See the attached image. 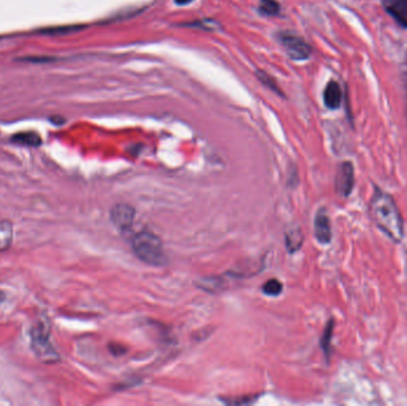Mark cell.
Returning a JSON list of instances; mask_svg holds the SVG:
<instances>
[{"label": "cell", "mask_w": 407, "mask_h": 406, "mask_svg": "<svg viewBox=\"0 0 407 406\" xmlns=\"http://www.w3.org/2000/svg\"><path fill=\"white\" fill-rule=\"evenodd\" d=\"M132 249L136 256L147 265H167V254L164 251L162 239L149 230H142L134 236L132 239Z\"/></svg>", "instance_id": "2"}, {"label": "cell", "mask_w": 407, "mask_h": 406, "mask_svg": "<svg viewBox=\"0 0 407 406\" xmlns=\"http://www.w3.org/2000/svg\"><path fill=\"white\" fill-rule=\"evenodd\" d=\"M110 216H111V221H112L113 224L116 225L117 228L122 231H125V230L132 228L136 210L129 204H117L111 209Z\"/></svg>", "instance_id": "5"}, {"label": "cell", "mask_w": 407, "mask_h": 406, "mask_svg": "<svg viewBox=\"0 0 407 406\" xmlns=\"http://www.w3.org/2000/svg\"><path fill=\"white\" fill-rule=\"evenodd\" d=\"M387 10L398 22L407 26V0H388Z\"/></svg>", "instance_id": "8"}, {"label": "cell", "mask_w": 407, "mask_h": 406, "mask_svg": "<svg viewBox=\"0 0 407 406\" xmlns=\"http://www.w3.org/2000/svg\"><path fill=\"white\" fill-rule=\"evenodd\" d=\"M314 235L318 242L322 244H329L332 239L330 219L325 209H320L314 218Z\"/></svg>", "instance_id": "6"}, {"label": "cell", "mask_w": 407, "mask_h": 406, "mask_svg": "<svg viewBox=\"0 0 407 406\" xmlns=\"http://www.w3.org/2000/svg\"><path fill=\"white\" fill-rule=\"evenodd\" d=\"M191 1H192V0H175V3L179 5L189 4Z\"/></svg>", "instance_id": "15"}, {"label": "cell", "mask_w": 407, "mask_h": 406, "mask_svg": "<svg viewBox=\"0 0 407 406\" xmlns=\"http://www.w3.org/2000/svg\"><path fill=\"white\" fill-rule=\"evenodd\" d=\"M12 141L18 145H28V147H37L41 145V138L35 132H21L12 137Z\"/></svg>", "instance_id": "10"}, {"label": "cell", "mask_w": 407, "mask_h": 406, "mask_svg": "<svg viewBox=\"0 0 407 406\" xmlns=\"http://www.w3.org/2000/svg\"><path fill=\"white\" fill-rule=\"evenodd\" d=\"M280 42L290 58L293 60H306L311 55V47L300 37L290 33H281Z\"/></svg>", "instance_id": "3"}, {"label": "cell", "mask_w": 407, "mask_h": 406, "mask_svg": "<svg viewBox=\"0 0 407 406\" xmlns=\"http://www.w3.org/2000/svg\"><path fill=\"white\" fill-rule=\"evenodd\" d=\"M302 234L300 231V229H295V230H291L286 235V247H287L288 251L290 253H295V251H298L302 247Z\"/></svg>", "instance_id": "9"}, {"label": "cell", "mask_w": 407, "mask_h": 406, "mask_svg": "<svg viewBox=\"0 0 407 406\" xmlns=\"http://www.w3.org/2000/svg\"><path fill=\"white\" fill-rule=\"evenodd\" d=\"M334 324L332 319L327 323L323 336H322V341H320V345H322V348H323L324 353H325L327 356H329V352H330L331 338H332V334H334Z\"/></svg>", "instance_id": "12"}, {"label": "cell", "mask_w": 407, "mask_h": 406, "mask_svg": "<svg viewBox=\"0 0 407 406\" xmlns=\"http://www.w3.org/2000/svg\"><path fill=\"white\" fill-rule=\"evenodd\" d=\"M260 80H262L265 85L270 86V88H273L274 91H279V88H277V85L273 84V81L270 79V76H265V73H260Z\"/></svg>", "instance_id": "14"}, {"label": "cell", "mask_w": 407, "mask_h": 406, "mask_svg": "<svg viewBox=\"0 0 407 406\" xmlns=\"http://www.w3.org/2000/svg\"><path fill=\"white\" fill-rule=\"evenodd\" d=\"M284 290V285L281 283L280 280L270 279L262 286V292L265 296H270V297H278L282 293Z\"/></svg>", "instance_id": "11"}, {"label": "cell", "mask_w": 407, "mask_h": 406, "mask_svg": "<svg viewBox=\"0 0 407 406\" xmlns=\"http://www.w3.org/2000/svg\"><path fill=\"white\" fill-rule=\"evenodd\" d=\"M371 216L375 224L394 242H401L403 237V222L396 202L388 193L375 189L371 203Z\"/></svg>", "instance_id": "1"}, {"label": "cell", "mask_w": 407, "mask_h": 406, "mask_svg": "<svg viewBox=\"0 0 407 406\" xmlns=\"http://www.w3.org/2000/svg\"><path fill=\"white\" fill-rule=\"evenodd\" d=\"M260 11L263 15L275 16L280 11V5L278 4L275 0H261Z\"/></svg>", "instance_id": "13"}, {"label": "cell", "mask_w": 407, "mask_h": 406, "mask_svg": "<svg viewBox=\"0 0 407 406\" xmlns=\"http://www.w3.org/2000/svg\"><path fill=\"white\" fill-rule=\"evenodd\" d=\"M5 299V294L3 293V292H1V291H0V303H1V301H4Z\"/></svg>", "instance_id": "16"}, {"label": "cell", "mask_w": 407, "mask_h": 406, "mask_svg": "<svg viewBox=\"0 0 407 406\" xmlns=\"http://www.w3.org/2000/svg\"><path fill=\"white\" fill-rule=\"evenodd\" d=\"M355 185V175L352 162H343L339 165L336 175V191L343 198L350 196Z\"/></svg>", "instance_id": "4"}, {"label": "cell", "mask_w": 407, "mask_h": 406, "mask_svg": "<svg viewBox=\"0 0 407 406\" xmlns=\"http://www.w3.org/2000/svg\"><path fill=\"white\" fill-rule=\"evenodd\" d=\"M324 103L331 110L338 109L341 106L342 91H341L339 85L334 80H331L330 83L327 85L325 90H324Z\"/></svg>", "instance_id": "7"}]
</instances>
